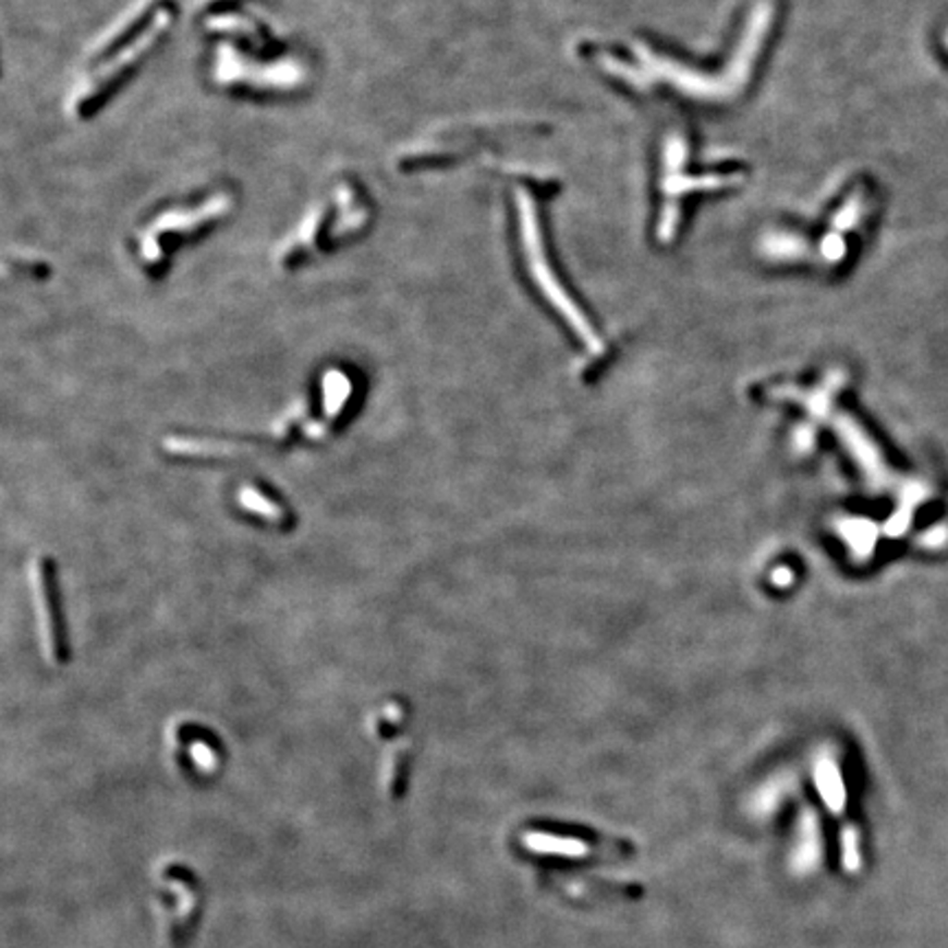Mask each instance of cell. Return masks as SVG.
Listing matches in <instances>:
<instances>
[{"label":"cell","instance_id":"52a82bcc","mask_svg":"<svg viewBox=\"0 0 948 948\" xmlns=\"http://www.w3.org/2000/svg\"><path fill=\"white\" fill-rule=\"evenodd\" d=\"M685 158H688V145L681 136H670L664 147V179H661V192H664V207L659 218V238L672 240L677 227H679V209L683 196H688L692 190H722L727 185H733L736 179H722L718 174H712L707 179H692L685 172Z\"/></svg>","mask_w":948,"mask_h":948},{"label":"cell","instance_id":"6da1fadb","mask_svg":"<svg viewBox=\"0 0 948 948\" xmlns=\"http://www.w3.org/2000/svg\"><path fill=\"white\" fill-rule=\"evenodd\" d=\"M770 21H773V5L768 0H762L757 8H753L740 47L722 75L696 73L694 69L683 66L670 58H664L644 45L635 47V62H628L621 58H601V66L610 75L637 88L668 84L677 93L698 101H729L738 97L740 90L746 86L751 77V69L768 34Z\"/></svg>","mask_w":948,"mask_h":948},{"label":"cell","instance_id":"2e32d148","mask_svg":"<svg viewBox=\"0 0 948 948\" xmlns=\"http://www.w3.org/2000/svg\"><path fill=\"white\" fill-rule=\"evenodd\" d=\"M238 501L246 512L259 516L262 521H266L275 527L285 530L292 525V514L285 508V503L275 499L268 490H264L259 486H242L238 490Z\"/></svg>","mask_w":948,"mask_h":948},{"label":"cell","instance_id":"8fae6325","mask_svg":"<svg viewBox=\"0 0 948 948\" xmlns=\"http://www.w3.org/2000/svg\"><path fill=\"white\" fill-rule=\"evenodd\" d=\"M163 450L179 459H240L253 454L257 446L244 439L170 435L163 439Z\"/></svg>","mask_w":948,"mask_h":948},{"label":"cell","instance_id":"30bf717a","mask_svg":"<svg viewBox=\"0 0 948 948\" xmlns=\"http://www.w3.org/2000/svg\"><path fill=\"white\" fill-rule=\"evenodd\" d=\"M328 218H330V207L326 203L312 205L301 218V222L296 224V229L277 246L275 262L285 268L312 255L316 251V244H319L321 233L326 231Z\"/></svg>","mask_w":948,"mask_h":948},{"label":"cell","instance_id":"3957f363","mask_svg":"<svg viewBox=\"0 0 948 948\" xmlns=\"http://www.w3.org/2000/svg\"><path fill=\"white\" fill-rule=\"evenodd\" d=\"M516 207H519V233H521V246L525 255V268L534 281V285L540 290V294L547 299V303L562 316L567 326L575 332V337L588 348L591 354H601L604 345L599 337L595 335L593 326L588 324L586 314L578 307L573 296L567 292L562 281L558 279L540 233V222L536 216L534 200L521 190L516 194Z\"/></svg>","mask_w":948,"mask_h":948},{"label":"cell","instance_id":"5b68a950","mask_svg":"<svg viewBox=\"0 0 948 948\" xmlns=\"http://www.w3.org/2000/svg\"><path fill=\"white\" fill-rule=\"evenodd\" d=\"M235 207V198L231 192H218L207 196L198 205L177 207L158 214L136 240L138 259L145 266H161L168 255V246L172 240H187L207 227L224 220Z\"/></svg>","mask_w":948,"mask_h":948},{"label":"cell","instance_id":"ba28073f","mask_svg":"<svg viewBox=\"0 0 948 948\" xmlns=\"http://www.w3.org/2000/svg\"><path fill=\"white\" fill-rule=\"evenodd\" d=\"M32 591H34V606L38 612L40 642H42L45 657L56 668L64 666L66 664V642H64V628H62L60 604H58L56 567L45 556L34 558Z\"/></svg>","mask_w":948,"mask_h":948},{"label":"cell","instance_id":"ac0fdd59","mask_svg":"<svg viewBox=\"0 0 948 948\" xmlns=\"http://www.w3.org/2000/svg\"><path fill=\"white\" fill-rule=\"evenodd\" d=\"M815 781L828 809L839 815L846 809V783L841 779V770L832 757H822L815 764Z\"/></svg>","mask_w":948,"mask_h":948},{"label":"cell","instance_id":"277c9868","mask_svg":"<svg viewBox=\"0 0 948 948\" xmlns=\"http://www.w3.org/2000/svg\"><path fill=\"white\" fill-rule=\"evenodd\" d=\"M172 10L163 8L158 10L147 25L125 42L123 49H119L114 56H108L99 66H95L90 73L82 75L66 99V110L73 117L88 114L141 60L147 58V53L161 42V38L172 27Z\"/></svg>","mask_w":948,"mask_h":948},{"label":"cell","instance_id":"7c38bea8","mask_svg":"<svg viewBox=\"0 0 948 948\" xmlns=\"http://www.w3.org/2000/svg\"><path fill=\"white\" fill-rule=\"evenodd\" d=\"M335 207L337 211L330 229V240L335 242L354 238L372 222V209L367 207V203H363L358 190L348 181L339 183L335 192Z\"/></svg>","mask_w":948,"mask_h":948},{"label":"cell","instance_id":"8992f818","mask_svg":"<svg viewBox=\"0 0 948 948\" xmlns=\"http://www.w3.org/2000/svg\"><path fill=\"white\" fill-rule=\"evenodd\" d=\"M211 80L227 88L244 86L259 93H294L307 84L309 69L299 58L262 62L244 56L229 42H220L214 53Z\"/></svg>","mask_w":948,"mask_h":948},{"label":"cell","instance_id":"44dd1931","mask_svg":"<svg viewBox=\"0 0 948 948\" xmlns=\"http://www.w3.org/2000/svg\"><path fill=\"white\" fill-rule=\"evenodd\" d=\"M207 27L214 29V32H227V34L244 36L255 47H262V45L268 42V38L262 36L259 27L253 21H246L242 16H216V19L207 21Z\"/></svg>","mask_w":948,"mask_h":948},{"label":"cell","instance_id":"7a4b0ae2","mask_svg":"<svg viewBox=\"0 0 948 948\" xmlns=\"http://www.w3.org/2000/svg\"><path fill=\"white\" fill-rule=\"evenodd\" d=\"M149 900L161 941L168 948H185L196 937L207 907L200 874L181 859L158 861L151 870Z\"/></svg>","mask_w":948,"mask_h":948},{"label":"cell","instance_id":"d6986e66","mask_svg":"<svg viewBox=\"0 0 948 948\" xmlns=\"http://www.w3.org/2000/svg\"><path fill=\"white\" fill-rule=\"evenodd\" d=\"M523 846L536 854H558V856H586L591 846L582 839L556 837L549 832H527L523 835Z\"/></svg>","mask_w":948,"mask_h":948},{"label":"cell","instance_id":"e0dca14e","mask_svg":"<svg viewBox=\"0 0 948 948\" xmlns=\"http://www.w3.org/2000/svg\"><path fill=\"white\" fill-rule=\"evenodd\" d=\"M822 856V837H819V822L815 817L813 811H806L802 815L800 822V835H798V846L793 856H790V863L798 872H811Z\"/></svg>","mask_w":948,"mask_h":948},{"label":"cell","instance_id":"4fadbf2b","mask_svg":"<svg viewBox=\"0 0 948 948\" xmlns=\"http://www.w3.org/2000/svg\"><path fill=\"white\" fill-rule=\"evenodd\" d=\"M409 768H411V740L400 738L387 744L385 757H382V793L389 802H400L406 795L409 783Z\"/></svg>","mask_w":948,"mask_h":948},{"label":"cell","instance_id":"ffe728a7","mask_svg":"<svg viewBox=\"0 0 948 948\" xmlns=\"http://www.w3.org/2000/svg\"><path fill=\"white\" fill-rule=\"evenodd\" d=\"M187 759L200 777H214L222 766V753L207 736H196L187 742Z\"/></svg>","mask_w":948,"mask_h":948},{"label":"cell","instance_id":"5bb4252c","mask_svg":"<svg viewBox=\"0 0 948 948\" xmlns=\"http://www.w3.org/2000/svg\"><path fill=\"white\" fill-rule=\"evenodd\" d=\"M149 14V3L147 0H143V3H136V5H132L125 14H121L119 19H114L112 23H110V27H106L95 40H93V45L88 47V58H97V56H101V53H108L110 49H114L117 45H121L125 38H130L138 27H141V23H145V21H149V19H145Z\"/></svg>","mask_w":948,"mask_h":948},{"label":"cell","instance_id":"7402d4cb","mask_svg":"<svg viewBox=\"0 0 948 948\" xmlns=\"http://www.w3.org/2000/svg\"><path fill=\"white\" fill-rule=\"evenodd\" d=\"M307 411H309V402L307 400L292 402V406L275 422V437L277 439H285L294 430V426H299V422L307 420Z\"/></svg>","mask_w":948,"mask_h":948},{"label":"cell","instance_id":"9a60e30c","mask_svg":"<svg viewBox=\"0 0 948 948\" xmlns=\"http://www.w3.org/2000/svg\"><path fill=\"white\" fill-rule=\"evenodd\" d=\"M837 428L841 433V437L846 439L850 452L859 459V463L865 467L867 477H872L876 484L885 482V463L880 459V452L876 450V446L872 443V439L863 433V428H859L850 417H841L837 422Z\"/></svg>","mask_w":948,"mask_h":948},{"label":"cell","instance_id":"9c48e42d","mask_svg":"<svg viewBox=\"0 0 948 948\" xmlns=\"http://www.w3.org/2000/svg\"><path fill=\"white\" fill-rule=\"evenodd\" d=\"M324 413L321 422H309L305 426V437L309 441H324L337 433L339 424L350 411L354 398V380L343 369H328L324 376Z\"/></svg>","mask_w":948,"mask_h":948}]
</instances>
